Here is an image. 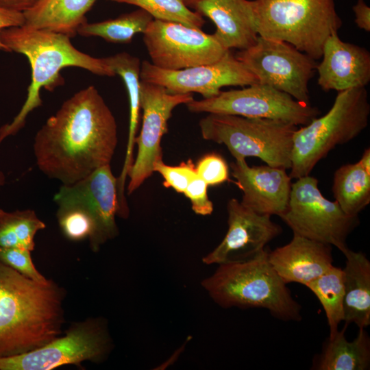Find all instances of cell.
<instances>
[{
  "mask_svg": "<svg viewBox=\"0 0 370 370\" xmlns=\"http://www.w3.org/2000/svg\"><path fill=\"white\" fill-rule=\"evenodd\" d=\"M332 192L343 211L357 217L370 202V171L360 161L342 165L334 173Z\"/></svg>",
  "mask_w": 370,
  "mask_h": 370,
  "instance_id": "obj_25",
  "label": "cell"
},
{
  "mask_svg": "<svg viewBox=\"0 0 370 370\" xmlns=\"http://www.w3.org/2000/svg\"><path fill=\"white\" fill-rule=\"evenodd\" d=\"M187 7L194 8L201 0H181Z\"/></svg>",
  "mask_w": 370,
  "mask_h": 370,
  "instance_id": "obj_38",
  "label": "cell"
},
{
  "mask_svg": "<svg viewBox=\"0 0 370 370\" xmlns=\"http://www.w3.org/2000/svg\"><path fill=\"white\" fill-rule=\"evenodd\" d=\"M268 250L245 260L219 264L201 282L211 299L224 308H264L283 321L301 319L299 304L268 260Z\"/></svg>",
  "mask_w": 370,
  "mask_h": 370,
  "instance_id": "obj_4",
  "label": "cell"
},
{
  "mask_svg": "<svg viewBox=\"0 0 370 370\" xmlns=\"http://www.w3.org/2000/svg\"><path fill=\"white\" fill-rule=\"evenodd\" d=\"M352 10L355 15V23L362 29L370 32V8L364 0H358Z\"/></svg>",
  "mask_w": 370,
  "mask_h": 370,
  "instance_id": "obj_36",
  "label": "cell"
},
{
  "mask_svg": "<svg viewBox=\"0 0 370 370\" xmlns=\"http://www.w3.org/2000/svg\"><path fill=\"white\" fill-rule=\"evenodd\" d=\"M321 58L316 67L317 84L325 91L365 87L370 82V53L343 41L338 33L326 40Z\"/></svg>",
  "mask_w": 370,
  "mask_h": 370,
  "instance_id": "obj_18",
  "label": "cell"
},
{
  "mask_svg": "<svg viewBox=\"0 0 370 370\" xmlns=\"http://www.w3.org/2000/svg\"><path fill=\"white\" fill-rule=\"evenodd\" d=\"M199 125L205 140L224 144L235 160L255 157L271 166L291 169L293 138L297 129L293 124L211 113Z\"/></svg>",
  "mask_w": 370,
  "mask_h": 370,
  "instance_id": "obj_7",
  "label": "cell"
},
{
  "mask_svg": "<svg viewBox=\"0 0 370 370\" xmlns=\"http://www.w3.org/2000/svg\"><path fill=\"white\" fill-rule=\"evenodd\" d=\"M197 175L208 186L221 184L229 179V168L225 159L219 154L210 153L204 156L195 165Z\"/></svg>",
  "mask_w": 370,
  "mask_h": 370,
  "instance_id": "obj_33",
  "label": "cell"
},
{
  "mask_svg": "<svg viewBox=\"0 0 370 370\" xmlns=\"http://www.w3.org/2000/svg\"><path fill=\"white\" fill-rule=\"evenodd\" d=\"M235 57L256 77L258 84L310 103L308 84L317 64L308 55L288 42L258 36L253 46L241 50Z\"/></svg>",
  "mask_w": 370,
  "mask_h": 370,
  "instance_id": "obj_10",
  "label": "cell"
},
{
  "mask_svg": "<svg viewBox=\"0 0 370 370\" xmlns=\"http://www.w3.org/2000/svg\"><path fill=\"white\" fill-rule=\"evenodd\" d=\"M138 6L154 19L174 21L201 28L205 21L199 13L192 11L181 0H109Z\"/></svg>",
  "mask_w": 370,
  "mask_h": 370,
  "instance_id": "obj_29",
  "label": "cell"
},
{
  "mask_svg": "<svg viewBox=\"0 0 370 370\" xmlns=\"http://www.w3.org/2000/svg\"><path fill=\"white\" fill-rule=\"evenodd\" d=\"M319 181L310 175L292 183L287 208L280 217L293 234L334 246L341 251L358 224V218L345 214L336 201L321 193Z\"/></svg>",
  "mask_w": 370,
  "mask_h": 370,
  "instance_id": "obj_8",
  "label": "cell"
},
{
  "mask_svg": "<svg viewBox=\"0 0 370 370\" xmlns=\"http://www.w3.org/2000/svg\"><path fill=\"white\" fill-rule=\"evenodd\" d=\"M57 219L63 234L70 240H90L95 232L92 219L82 210L70 206H58Z\"/></svg>",
  "mask_w": 370,
  "mask_h": 370,
  "instance_id": "obj_30",
  "label": "cell"
},
{
  "mask_svg": "<svg viewBox=\"0 0 370 370\" xmlns=\"http://www.w3.org/2000/svg\"><path fill=\"white\" fill-rule=\"evenodd\" d=\"M0 41L10 52L25 56L32 68V82L26 100L13 121L0 128V143L23 128L27 115L42 105V88L52 91L63 84L64 79L60 74L63 68L77 66L98 75H116L104 58H97L77 50L70 38L60 33L23 25L2 29Z\"/></svg>",
  "mask_w": 370,
  "mask_h": 370,
  "instance_id": "obj_3",
  "label": "cell"
},
{
  "mask_svg": "<svg viewBox=\"0 0 370 370\" xmlns=\"http://www.w3.org/2000/svg\"><path fill=\"white\" fill-rule=\"evenodd\" d=\"M97 0H38L23 12L25 25L75 36Z\"/></svg>",
  "mask_w": 370,
  "mask_h": 370,
  "instance_id": "obj_22",
  "label": "cell"
},
{
  "mask_svg": "<svg viewBox=\"0 0 370 370\" xmlns=\"http://www.w3.org/2000/svg\"><path fill=\"white\" fill-rule=\"evenodd\" d=\"M140 78L163 86L172 94L197 92L204 99L217 96L224 86L258 83L256 77L230 50L213 63L180 70L162 69L145 60L140 64Z\"/></svg>",
  "mask_w": 370,
  "mask_h": 370,
  "instance_id": "obj_14",
  "label": "cell"
},
{
  "mask_svg": "<svg viewBox=\"0 0 370 370\" xmlns=\"http://www.w3.org/2000/svg\"><path fill=\"white\" fill-rule=\"evenodd\" d=\"M370 104L365 87L338 92L330 110L297 129L293 138L291 179L308 175L336 145L358 136L368 125Z\"/></svg>",
  "mask_w": 370,
  "mask_h": 370,
  "instance_id": "obj_6",
  "label": "cell"
},
{
  "mask_svg": "<svg viewBox=\"0 0 370 370\" xmlns=\"http://www.w3.org/2000/svg\"><path fill=\"white\" fill-rule=\"evenodd\" d=\"M332 246L293 234L286 245L268 251V260L286 284L307 286L333 266Z\"/></svg>",
  "mask_w": 370,
  "mask_h": 370,
  "instance_id": "obj_19",
  "label": "cell"
},
{
  "mask_svg": "<svg viewBox=\"0 0 370 370\" xmlns=\"http://www.w3.org/2000/svg\"><path fill=\"white\" fill-rule=\"evenodd\" d=\"M208 186L197 174L183 193L190 199L192 209L197 214L206 216L213 212V204L208 195Z\"/></svg>",
  "mask_w": 370,
  "mask_h": 370,
  "instance_id": "obj_34",
  "label": "cell"
},
{
  "mask_svg": "<svg viewBox=\"0 0 370 370\" xmlns=\"http://www.w3.org/2000/svg\"><path fill=\"white\" fill-rule=\"evenodd\" d=\"M5 183V176L4 174L0 171V187L2 186Z\"/></svg>",
  "mask_w": 370,
  "mask_h": 370,
  "instance_id": "obj_39",
  "label": "cell"
},
{
  "mask_svg": "<svg viewBox=\"0 0 370 370\" xmlns=\"http://www.w3.org/2000/svg\"><path fill=\"white\" fill-rule=\"evenodd\" d=\"M306 287L317 297L325 311L329 336L334 335L344 319L343 269L333 265Z\"/></svg>",
  "mask_w": 370,
  "mask_h": 370,
  "instance_id": "obj_27",
  "label": "cell"
},
{
  "mask_svg": "<svg viewBox=\"0 0 370 370\" xmlns=\"http://www.w3.org/2000/svg\"><path fill=\"white\" fill-rule=\"evenodd\" d=\"M110 340L96 321L75 325L62 337L23 354L0 358V370H49L84 360L100 361L108 353Z\"/></svg>",
  "mask_w": 370,
  "mask_h": 370,
  "instance_id": "obj_12",
  "label": "cell"
},
{
  "mask_svg": "<svg viewBox=\"0 0 370 370\" xmlns=\"http://www.w3.org/2000/svg\"><path fill=\"white\" fill-rule=\"evenodd\" d=\"M151 64L180 70L220 60L228 51L213 34L185 24L153 19L143 34Z\"/></svg>",
  "mask_w": 370,
  "mask_h": 370,
  "instance_id": "obj_11",
  "label": "cell"
},
{
  "mask_svg": "<svg viewBox=\"0 0 370 370\" xmlns=\"http://www.w3.org/2000/svg\"><path fill=\"white\" fill-rule=\"evenodd\" d=\"M227 210V231L221 242L202 258L206 264L254 258L282 232L270 216L255 212L236 199L228 201Z\"/></svg>",
  "mask_w": 370,
  "mask_h": 370,
  "instance_id": "obj_16",
  "label": "cell"
},
{
  "mask_svg": "<svg viewBox=\"0 0 370 370\" xmlns=\"http://www.w3.org/2000/svg\"><path fill=\"white\" fill-rule=\"evenodd\" d=\"M118 142L113 114L89 86L66 100L36 133L38 169L62 185L74 184L110 164Z\"/></svg>",
  "mask_w": 370,
  "mask_h": 370,
  "instance_id": "obj_1",
  "label": "cell"
},
{
  "mask_svg": "<svg viewBox=\"0 0 370 370\" xmlns=\"http://www.w3.org/2000/svg\"><path fill=\"white\" fill-rule=\"evenodd\" d=\"M345 324L341 331L328 336L322 352L314 362L317 370H367L370 367V338L365 328H359L357 336L347 339Z\"/></svg>",
  "mask_w": 370,
  "mask_h": 370,
  "instance_id": "obj_23",
  "label": "cell"
},
{
  "mask_svg": "<svg viewBox=\"0 0 370 370\" xmlns=\"http://www.w3.org/2000/svg\"><path fill=\"white\" fill-rule=\"evenodd\" d=\"M251 7L259 36L288 42L315 60L342 26L335 0H253Z\"/></svg>",
  "mask_w": 370,
  "mask_h": 370,
  "instance_id": "obj_5",
  "label": "cell"
},
{
  "mask_svg": "<svg viewBox=\"0 0 370 370\" xmlns=\"http://www.w3.org/2000/svg\"><path fill=\"white\" fill-rule=\"evenodd\" d=\"M108 65L115 74L120 75L127 88L130 103L129 133L123 166L117 178V191L119 195L125 194L126 178L134 162L133 150L138 127L140 104V61L126 52L104 58Z\"/></svg>",
  "mask_w": 370,
  "mask_h": 370,
  "instance_id": "obj_24",
  "label": "cell"
},
{
  "mask_svg": "<svg viewBox=\"0 0 370 370\" xmlns=\"http://www.w3.org/2000/svg\"><path fill=\"white\" fill-rule=\"evenodd\" d=\"M236 184L243 192L241 204L255 212L280 217L286 210L291 178L286 170L269 165L249 166L245 159L230 164Z\"/></svg>",
  "mask_w": 370,
  "mask_h": 370,
  "instance_id": "obj_17",
  "label": "cell"
},
{
  "mask_svg": "<svg viewBox=\"0 0 370 370\" xmlns=\"http://www.w3.org/2000/svg\"><path fill=\"white\" fill-rule=\"evenodd\" d=\"M192 93L172 94L160 85L140 82V104L143 110L141 130L135 140L137 156L129 172L127 194L135 191L149 177L154 164L162 160L160 142L168 131L173 110L193 100Z\"/></svg>",
  "mask_w": 370,
  "mask_h": 370,
  "instance_id": "obj_13",
  "label": "cell"
},
{
  "mask_svg": "<svg viewBox=\"0 0 370 370\" xmlns=\"http://www.w3.org/2000/svg\"><path fill=\"white\" fill-rule=\"evenodd\" d=\"M153 171L162 176L166 187H171L177 193H184L190 180L197 175L195 164L190 159L177 166L166 165L160 160L154 164Z\"/></svg>",
  "mask_w": 370,
  "mask_h": 370,
  "instance_id": "obj_31",
  "label": "cell"
},
{
  "mask_svg": "<svg viewBox=\"0 0 370 370\" xmlns=\"http://www.w3.org/2000/svg\"><path fill=\"white\" fill-rule=\"evenodd\" d=\"M24 24L25 17L23 12L8 10L0 8V32L5 28L21 26ZM0 50L10 52L1 41Z\"/></svg>",
  "mask_w": 370,
  "mask_h": 370,
  "instance_id": "obj_35",
  "label": "cell"
},
{
  "mask_svg": "<svg viewBox=\"0 0 370 370\" xmlns=\"http://www.w3.org/2000/svg\"><path fill=\"white\" fill-rule=\"evenodd\" d=\"M154 18L140 8L121 14L117 18L97 23L87 21L77 29L82 36H98L113 43H129L138 33L145 32Z\"/></svg>",
  "mask_w": 370,
  "mask_h": 370,
  "instance_id": "obj_26",
  "label": "cell"
},
{
  "mask_svg": "<svg viewBox=\"0 0 370 370\" xmlns=\"http://www.w3.org/2000/svg\"><path fill=\"white\" fill-rule=\"evenodd\" d=\"M30 252L23 248L0 247V260L32 280L47 282L48 280L35 268Z\"/></svg>",
  "mask_w": 370,
  "mask_h": 370,
  "instance_id": "obj_32",
  "label": "cell"
},
{
  "mask_svg": "<svg viewBox=\"0 0 370 370\" xmlns=\"http://www.w3.org/2000/svg\"><path fill=\"white\" fill-rule=\"evenodd\" d=\"M62 298L51 280L36 282L0 260V358L32 351L57 338Z\"/></svg>",
  "mask_w": 370,
  "mask_h": 370,
  "instance_id": "obj_2",
  "label": "cell"
},
{
  "mask_svg": "<svg viewBox=\"0 0 370 370\" xmlns=\"http://www.w3.org/2000/svg\"><path fill=\"white\" fill-rule=\"evenodd\" d=\"M194 8L214 23L217 29L213 35L227 50H243L256 43L258 35L251 1L201 0Z\"/></svg>",
  "mask_w": 370,
  "mask_h": 370,
  "instance_id": "obj_20",
  "label": "cell"
},
{
  "mask_svg": "<svg viewBox=\"0 0 370 370\" xmlns=\"http://www.w3.org/2000/svg\"><path fill=\"white\" fill-rule=\"evenodd\" d=\"M45 224L32 210L6 212L0 209V247L32 251L34 236Z\"/></svg>",
  "mask_w": 370,
  "mask_h": 370,
  "instance_id": "obj_28",
  "label": "cell"
},
{
  "mask_svg": "<svg viewBox=\"0 0 370 370\" xmlns=\"http://www.w3.org/2000/svg\"><path fill=\"white\" fill-rule=\"evenodd\" d=\"M191 112L223 114L282 121L306 125L320 111L310 103L299 101L286 92L264 84H255L240 90L221 91L215 97L186 103Z\"/></svg>",
  "mask_w": 370,
  "mask_h": 370,
  "instance_id": "obj_9",
  "label": "cell"
},
{
  "mask_svg": "<svg viewBox=\"0 0 370 370\" xmlns=\"http://www.w3.org/2000/svg\"><path fill=\"white\" fill-rule=\"evenodd\" d=\"M38 0H0V8L15 12H25L32 8Z\"/></svg>",
  "mask_w": 370,
  "mask_h": 370,
  "instance_id": "obj_37",
  "label": "cell"
},
{
  "mask_svg": "<svg viewBox=\"0 0 370 370\" xmlns=\"http://www.w3.org/2000/svg\"><path fill=\"white\" fill-rule=\"evenodd\" d=\"M345 258L343 269L345 324L358 328L370 325V262L362 252L348 247L341 251Z\"/></svg>",
  "mask_w": 370,
  "mask_h": 370,
  "instance_id": "obj_21",
  "label": "cell"
},
{
  "mask_svg": "<svg viewBox=\"0 0 370 370\" xmlns=\"http://www.w3.org/2000/svg\"><path fill=\"white\" fill-rule=\"evenodd\" d=\"M58 206L76 208L93 221L95 232L89 240L94 251L118 234L115 216L118 215L117 178L110 164L94 171L82 180L62 185L54 195Z\"/></svg>",
  "mask_w": 370,
  "mask_h": 370,
  "instance_id": "obj_15",
  "label": "cell"
}]
</instances>
